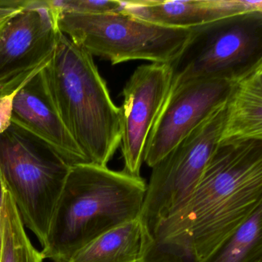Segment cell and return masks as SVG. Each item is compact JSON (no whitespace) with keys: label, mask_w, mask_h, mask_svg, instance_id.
I'll use <instances>...</instances> for the list:
<instances>
[{"label":"cell","mask_w":262,"mask_h":262,"mask_svg":"<svg viewBox=\"0 0 262 262\" xmlns=\"http://www.w3.org/2000/svg\"><path fill=\"white\" fill-rule=\"evenodd\" d=\"M262 205V140L220 142L200 182L161 222L139 262H201Z\"/></svg>","instance_id":"cell-1"},{"label":"cell","mask_w":262,"mask_h":262,"mask_svg":"<svg viewBox=\"0 0 262 262\" xmlns=\"http://www.w3.org/2000/svg\"><path fill=\"white\" fill-rule=\"evenodd\" d=\"M146 191L142 177L92 163L70 167L41 251L69 262L108 230L138 219Z\"/></svg>","instance_id":"cell-2"},{"label":"cell","mask_w":262,"mask_h":262,"mask_svg":"<svg viewBox=\"0 0 262 262\" xmlns=\"http://www.w3.org/2000/svg\"><path fill=\"white\" fill-rule=\"evenodd\" d=\"M41 74L56 113L88 162L107 166L120 146L121 108L93 56L59 32Z\"/></svg>","instance_id":"cell-3"},{"label":"cell","mask_w":262,"mask_h":262,"mask_svg":"<svg viewBox=\"0 0 262 262\" xmlns=\"http://www.w3.org/2000/svg\"><path fill=\"white\" fill-rule=\"evenodd\" d=\"M169 65L170 90L202 79L240 80L262 67V11L190 28L186 43Z\"/></svg>","instance_id":"cell-4"},{"label":"cell","mask_w":262,"mask_h":262,"mask_svg":"<svg viewBox=\"0 0 262 262\" xmlns=\"http://www.w3.org/2000/svg\"><path fill=\"white\" fill-rule=\"evenodd\" d=\"M70 167L14 125L0 135V174L24 226L42 246Z\"/></svg>","instance_id":"cell-5"},{"label":"cell","mask_w":262,"mask_h":262,"mask_svg":"<svg viewBox=\"0 0 262 262\" xmlns=\"http://www.w3.org/2000/svg\"><path fill=\"white\" fill-rule=\"evenodd\" d=\"M55 17L58 30L73 43L113 65L131 60L171 63L190 35V29L163 27L122 11Z\"/></svg>","instance_id":"cell-6"},{"label":"cell","mask_w":262,"mask_h":262,"mask_svg":"<svg viewBox=\"0 0 262 262\" xmlns=\"http://www.w3.org/2000/svg\"><path fill=\"white\" fill-rule=\"evenodd\" d=\"M225 105L151 168L139 217L145 242L161 222L180 208L200 182L221 142Z\"/></svg>","instance_id":"cell-7"},{"label":"cell","mask_w":262,"mask_h":262,"mask_svg":"<svg viewBox=\"0 0 262 262\" xmlns=\"http://www.w3.org/2000/svg\"><path fill=\"white\" fill-rule=\"evenodd\" d=\"M59 31L47 0H31L0 33V93L19 87L51 59Z\"/></svg>","instance_id":"cell-8"},{"label":"cell","mask_w":262,"mask_h":262,"mask_svg":"<svg viewBox=\"0 0 262 262\" xmlns=\"http://www.w3.org/2000/svg\"><path fill=\"white\" fill-rule=\"evenodd\" d=\"M236 82L193 81L170 90L151 129L144 162L152 168L194 128L226 103Z\"/></svg>","instance_id":"cell-9"},{"label":"cell","mask_w":262,"mask_h":262,"mask_svg":"<svg viewBox=\"0 0 262 262\" xmlns=\"http://www.w3.org/2000/svg\"><path fill=\"white\" fill-rule=\"evenodd\" d=\"M171 85L169 64L151 62L138 67L124 87L120 145L123 171L135 177H140L148 138Z\"/></svg>","instance_id":"cell-10"},{"label":"cell","mask_w":262,"mask_h":262,"mask_svg":"<svg viewBox=\"0 0 262 262\" xmlns=\"http://www.w3.org/2000/svg\"><path fill=\"white\" fill-rule=\"evenodd\" d=\"M41 70L18 90L12 125L47 145L70 166L90 163L56 113L44 87Z\"/></svg>","instance_id":"cell-11"},{"label":"cell","mask_w":262,"mask_h":262,"mask_svg":"<svg viewBox=\"0 0 262 262\" xmlns=\"http://www.w3.org/2000/svg\"><path fill=\"white\" fill-rule=\"evenodd\" d=\"M262 11V1L143 0L123 1L122 12L163 27L190 29L222 18Z\"/></svg>","instance_id":"cell-12"},{"label":"cell","mask_w":262,"mask_h":262,"mask_svg":"<svg viewBox=\"0 0 262 262\" xmlns=\"http://www.w3.org/2000/svg\"><path fill=\"white\" fill-rule=\"evenodd\" d=\"M225 108L221 142L262 140V67L234 83Z\"/></svg>","instance_id":"cell-13"},{"label":"cell","mask_w":262,"mask_h":262,"mask_svg":"<svg viewBox=\"0 0 262 262\" xmlns=\"http://www.w3.org/2000/svg\"><path fill=\"white\" fill-rule=\"evenodd\" d=\"M144 245L145 233L138 217L101 234L69 262H139Z\"/></svg>","instance_id":"cell-14"},{"label":"cell","mask_w":262,"mask_h":262,"mask_svg":"<svg viewBox=\"0 0 262 262\" xmlns=\"http://www.w3.org/2000/svg\"><path fill=\"white\" fill-rule=\"evenodd\" d=\"M262 260V205L201 262H257Z\"/></svg>","instance_id":"cell-15"},{"label":"cell","mask_w":262,"mask_h":262,"mask_svg":"<svg viewBox=\"0 0 262 262\" xmlns=\"http://www.w3.org/2000/svg\"><path fill=\"white\" fill-rule=\"evenodd\" d=\"M44 259L42 252L30 242L17 208L5 187L2 206L0 262H43Z\"/></svg>","instance_id":"cell-16"},{"label":"cell","mask_w":262,"mask_h":262,"mask_svg":"<svg viewBox=\"0 0 262 262\" xmlns=\"http://www.w3.org/2000/svg\"><path fill=\"white\" fill-rule=\"evenodd\" d=\"M54 16L64 13L102 14L123 10V1L118 0H47Z\"/></svg>","instance_id":"cell-17"},{"label":"cell","mask_w":262,"mask_h":262,"mask_svg":"<svg viewBox=\"0 0 262 262\" xmlns=\"http://www.w3.org/2000/svg\"><path fill=\"white\" fill-rule=\"evenodd\" d=\"M22 84L11 91L0 93V135L5 133L12 125L13 100Z\"/></svg>","instance_id":"cell-18"},{"label":"cell","mask_w":262,"mask_h":262,"mask_svg":"<svg viewBox=\"0 0 262 262\" xmlns=\"http://www.w3.org/2000/svg\"><path fill=\"white\" fill-rule=\"evenodd\" d=\"M31 0H0V22L7 20L27 7Z\"/></svg>","instance_id":"cell-19"},{"label":"cell","mask_w":262,"mask_h":262,"mask_svg":"<svg viewBox=\"0 0 262 262\" xmlns=\"http://www.w3.org/2000/svg\"><path fill=\"white\" fill-rule=\"evenodd\" d=\"M4 190H5V185H4L2 176L0 174V252H1V245H2V206Z\"/></svg>","instance_id":"cell-20"},{"label":"cell","mask_w":262,"mask_h":262,"mask_svg":"<svg viewBox=\"0 0 262 262\" xmlns=\"http://www.w3.org/2000/svg\"><path fill=\"white\" fill-rule=\"evenodd\" d=\"M7 21H8V19H7V20L5 21H3V22H0V33L2 31L3 28H4V26H5L6 23H7Z\"/></svg>","instance_id":"cell-21"},{"label":"cell","mask_w":262,"mask_h":262,"mask_svg":"<svg viewBox=\"0 0 262 262\" xmlns=\"http://www.w3.org/2000/svg\"><path fill=\"white\" fill-rule=\"evenodd\" d=\"M257 262H262V260H259V261H257Z\"/></svg>","instance_id":"cell-22"}]
</instances>
